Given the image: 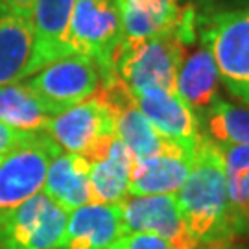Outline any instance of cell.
<instances>
[{
    "label": "cell",
    "instance_id": "7",
    "mask_svg": "<svg viewBox=\"0 0 249 249\" xmlns=\"http://www.w3.org/2000/svg\"><path fill=\"white\" fill-rule=\"evenodd\" d=\"M69 213L41 190L0 218V249H61Z\"/></svg>",
    "mask_w": 249,
    "mask_h": 249
},
{
    "label": "cell",
    "instance_id": "4",
    "mask_svg": "<svg viewBox=\"0 0 249 249\" xmlns=\"http://www.w3.org/2000/svg\"><path fill=\"white\" fill-rule=\"evenodd\" d=\"M199 36L225 89L249 107V8L214 13L199 28Z\"/></svg>",
    "mask_w": 249,
    "mask_h": 249
},
{
    "label": "cell",
    "instance_id": "13",
    "mask_svg": "<svg viewBox=\"0 0 249 249\" xmlns=\"http://www.w3.org/2000/svg\"><path fill=\"white\" fill-rule=\"evenodd\" d=\"M124 234L122 203L90 201L69 213L61 249H109Z\"/></svg>",
    "mask_w": 249,
    "mask_h": 249
},
{
    "label": "cell",
    "instance_id": "21",
    "mask_svg": "<svg viewBox=\"0 0 249 249\" xmlns=\"http://www.w3.org/2000/svg\"><path fill=\"white\" fill-rule=\"evenodd\" d=\"M52 115L24 83L0 87V124L18 131H43Z\"/></svg>",
    "mask_w": 249,
    "mask_h": 249
},
{
    "label": "cell",
    "instance_id": "20",
    "mask_svg": "<svg viewBox=\"0 0 249 249\" xmlns=\"http://www.w3.org/2000/svg\"><path fill=\"white\" fill-rule=\"evenodd\" d=\"M218 148L227 176L229 218L232 232L234 236L249 234V148L236 144H222Z\"/></svg>",
    "mask_w": 249,
    "mask_h": 249
},
{
    "label": "cell",
    "instance_id": "9",
    "mask_svg": "<svg viewBox=\"0 0 249 249\" xmlns=\"http://www.w3.org/2000/svg\"><path fill=\"white\" fill-rule=\"evenodd\" d=\"M127 232H151L174 249H201L188 231L176 196H127L122 201Z\"/></svg>",
    "mask_w": 249,
    "mask_h": 249
},
{
    "label": "cell",
    "instance_id": "2",
    "mask_svg": "<svg viewBox=\"0 0 249 249\" xmlns=\"http://www.w3.org/2000/svg\"><path fill=\"white\" fill-rule=\"evenodd\" d=\"M67 43L98 65L102 85L116 78V55L124 43L122 17L116 0H76Z\"/></svg>",
    "mask_w": 249,
    "mask_h": 249
},
{
    "label": "cell",
    "instance_id": "12",
    "mask_svg": "<svg viewBox=\"0 0 249 249\" xmlns=\"http://www.w3.org/2000/svg\"><path fill=\"white\" fill-rule=\"evenodd\" d=\"M150 124L166 139L188 151H196L201 141V118L176 90L150 89L133 94Z\"/></svg>",
    "mask_w": 249,
    "mask_h": 249
},
{
    "label": "cell",
    "instance_id": "3",
    "mask_svg": "<svg viewBox=\"0 0 249 249\" xmlns=\"http://www.w3.org/2000/svg\"><path fill=\"white\" fill-rule=\"evenodd\" d=\"M185 52L178 30L153 39L124 41L116 55V74L133 94L150 89L176 90Z\"/></svg>",
    "mask_w": 249,
    "mask_h": 249
},
{
    "label": "cell",
    "instance_id": "6",
    "mask_svg": "<svg viewBox=\"0 0 249 249\" xmlns=\"http://www.w3.org/2000/svg\"><path fill=\"white\" fill-rule=\"evenodd\" d=\"M26 85L53 116L94 96L102 87V72L92 59L71 53L37 71Z\"/></svg>",
    "mask_w": 249,
    "mask_h": 249
},
{
    "label": "cell",
    "instance_id": "16",
    "mask_svg": "<svg viewBox=\"0 0 249 249\" xmlns=\"http://www.w3.org/2000/svg\"><path fill=\"white\" fill-rule=\"evenodd\" d=\"M218 83L220 76L213 53L199 36L197 48H194L190 53L185 52L178 74L176 90L201 118L218 100Z\"/></svg>",
    "mask_w": 249,
    "mask_h": 249
},
{
    "label": "cell",
    "instance_id": "18",
    "mask_svg": "<svg viewBox=\"0 0 249 249\" xmlns=\"http://www.w3.org/2000/svg\"><path fill=\"white\" fill-rule=\"evenodd\" d=\"M192 155H153L135 162L129 196H176L192 168Z\"/></svg>",
    "mask_w": 249,
    "mask_h": 249
},
{
    "label": "cell",
    "instance_id": "17",
    "mask_svg": "<svg viewBox=\"0 0 249 249\" xmlns=\"http://www.w3.org/2000/svg\"><path fill=\"white\" fill-rule=\"evenodd\" d=\"M89 172L90 166L85 157L59 151L50 160L43 192L67 213H72L92 201Z\"/></svg>",
    "mask_w": 249,
    "mask_h": 249
},
{
    "label": "cell",
    "instance_id": "19",
    "mask_svg": "<svg viewBox=\"0 0 249 249\" xmlns=\"http://www.w3.org/2000/svg\"><path fill=\"white\" fill-rule=\"evenodd\" d=\"M124 41H142L168 36L178 30L181 9L178 0H116Z\"/></svg>",
    "mask_w": 249,
    "mask_h": 249
},
{
    "label": "cell",
    "instance_id": "15",
    "mask_svg": "<svg viewBox=\"0 0 249 249\" xmlns=\"http://www.w3.org/2000/svg\"><path fill=\"white\" fill-rule=\"evenodd\" d=\"M36 34L32 20L0 15V87L36 74Z\"/></svg>",
    "mask_w": 249,
    "mask_h": 249
},
{
    "label": "cell",
    "instance_id": "23",
    "mask_svg": "<svg viewBox=\"0 0 249 249\" xmlns=\"http://www.w3.org/2000/svg\"><path fill=\"white\" fill-rule=\"evenodd\" d=\"M120 242L124 249H174L166 240L151 232H127Z\"/></svg>",
    "mask_w": 249,
    "mask_h": 249
},
{
    "label": "cell",
    "instance_id": "24",
    "mask_svg": "<svg viewBox=\"0 0 249 249\" xmlns=\"http://www.w3.org/2000/svg\"><path fill=\"white\" fill-rule=\"evenodd\" d=\"M34 133V131H30ZM28 131H18L6 124H0V155H6L8 151L17 148L18 144H22L30 137Z\"/></svg>",
    "mask_w": 249,
    "mask_h": 249
},
{
    "label": "cell",
    "instance_id": "10",
    "mask_svg": "<svg viewBox=\"0 0 249 249\" xmlns=\"http://www.w3.org/2000/svg\"><path fill=\"white\" fill-rule=\"evenodd\" d=\"M67 153L85 155L90 148L115 133V116L98 92L78 106L53 115L45 129Z\"/></svg>",
    "mask_w": 249,
    "mask_h": 249
},
{
    "label": "cell",
    "instance_id": "14",
    "mask_svg": "<svg viewBox=\"0 0 249 249\" xmlns=\"http://www.w3.org/2000/svg\"><path fill=\"white\" fill-rule=\"evenodd\" d=\"M74 4L76 0H36L30 17L36 34V72L72 53L67 34Z\"/></svg>",
    "mask_w": 249,
    "mask_h": 249
},
{
    "label": "cell",
    "instance_id": "11",
    "mask_svg": "<svg viewBox=\"0 0 249 249\" xmlns=\"http://www.w3.org/2000/svg\"><path fill=\"white\" fill-rule=\"evenodd\" d=\"M90 166V192L94 203H122L129 196L135 155L116 135L102 139L85 155Z\"/></svg>",
    "mask_w": 249,
    "mask_h": 249
},
{
    "label": "cell",
    "instance_id": "26",
    "mask_svg": "<svg viewBox=\"0 0 249 249\" xmlns=\"http://www.w3.org/2000/svg\"><path fill=\"white\" fill-rule=\"evenodd\" d=\"M109 249H124V246H122V242L118 240V242H116V244H113V246H111V248H109Z\"/></svg>",
    "mask_w": 249,
    "mask_h": 249
},
{
    "label": "cell",
    "instance_id": "8",
    "mask_svg": "<svg viewBox=\"0 0 249 249\" xmlns=\"http://www.w3.org/2000/svg\"><path fill=\"white\" fill-rule=\"evenodd\" d=\"M98 96L107 104L115 116V133L129 148L135 159H148L153 155H192L194 151L185 150L178 142L160 135L150 120L142 115L135 102L133 92L118 76L104 83L98 89Z\"/></svg>",
    "mask_w": 249,
    "mask_h": 249
},
{
    "label": "cell",
    "instance_id": "22",
    "mask_svg": "<svg viewBox=\"0 0 249 249\" xmlns=\"http://www.w3.org/2000/svg\"><path fill=\"white\" fill-rule=\"evenodd\" d=\"M205 133L214 144H236L249 148V107L232 106L218 98L201 116Z\"/></svg>",
    "mask_w": 249,
    "mask_h": 249
},
{
    "label": "cell",
    "instance_id": "5",
    "mask_svg": "<svg viewBox=\"0 0 249 249\" xmlns=\"http://www.w3.org/2000/svg\"><path fill=\"white\" fill-rule=\"evenodd\" d=\"M59 151L43 129L0 157V218L43 190L50 160Z\"/></svg>",
    "mask_w": 249,
    "mask_h": 249
},
{
    "label": "cell",
    "instance_id": "1",
    "mask_svg": "<svg viewBox=\"0 0 249 249\" xmlns=\"http://www.w3.org/2000/svg\"><path fill=\"white\" fill-rule=\"evenodd\" d=\"M176 199L188 231L201 248L225 249L234 238L222 153L207 135L197 144L190 174Z\"/></svg>",
    "mask_w": 249,
    "mask_h": 249
},
{
    "label": "cell",
    "instance_id": "27",
    "mask_svg": "<svg viewBox=\"0 0 249 249\" xmlns=\"http://www.w3.org/2000/svg\"><path fill=\"white\" fill-rule=\"evenodd\" d=\"M201 249H214V248H201Z\"/></svg>",
    "mask_w": 249,
    "mask_h": 249
},
{
    "label": "cell",
    "instance_id": "25",
    "mask_svg": "<svg viewBox=\"0 0 249 249\" xmlns=\"http://www.w3.org/2000/svg\"><path fill=\"white\" fill-rule=\"evenodd\" d=\"M36 0H0V15H17L30 18Z\"/></svg>",
    "mask_w": 249,
    "mask_h": 249
}]
</instances>
